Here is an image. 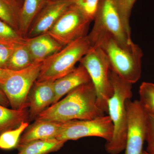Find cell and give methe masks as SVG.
I'll return each mask as SVG.
<instances>
[{
	"label": "cell",
	"mask_w": 154,
	"mask_h": 154,
	"mask_svg": "<svg viewBox=\"0 0 154 154\" xmlns=\"http://www.w3.org/2000/svg\"><path fill=\"white\" fill-rule=\"evenodd\" d=\"M142 154H149V153L148 152L146 151H143V152Z\"/></svg>",
	"instance_id": "cell-32"
},
{
	"label": "cell",
	"mask_w": 154,
	"mask_h": 154,
	"mask_svg": "<svg viewBox=\"0 0 154 154\" xmlns=\"http://www.w3.org/2000/svg\"><path fill=\"white\" fill-rule=\"evenodd\" d=\"M25 38V44L34 63L43 62L48 57L64 47L48 33Z\"/></svg>",
	"instance_id": "cell-13"
},
{
	"label": "cell",
	"mask_w": 154,
	"mask_h": 154,
	"mask_svg": "<svg viewBox=\"0 0 154 154\" xmlns=\"http://www.w3.org/2000/svg\"><path fill=\"white\" fill-rule=\"evenodd\" d=\"M94 21L91 32L105 31L125 43H132L131 33L123 24L115 0H99Z\"/></svg>",
	"instance_id": "cell-9"
},
{
	"label": "cell",
	"mask_w": 154,
	"mask_h": 154,
	"mask_svg": "<svg viewBox=\"0 0 154 154\" xmlns=\"http://www.w3.org/2000/svg\"><path fill=\"white\" fill-rule=\"evenodd\" d=\"M92 21L72 3L47 33L60 44L65 46L87 36Z\"/></svg>",
	"instance_id": "cell-7"
},
{
	"label": "cell",
	"mask_w": 154,
	"mask_h": 154,
	"mask_svg": "<svg viewBox=\"0 0 154 154\" xmlns=\"http://www.w3.org/2000/svg\"><path fill=\"white\" fill-rule=\"evenodd\" d=\"M97 94L92 82L81 85L65 97L48 107L36 119L64 122L92 120L105 115L97 105Z\"/></svg>",
	"instance_id": "cell-2"
},
{
	"label": "cell",
	"mask_w": 154,
	"mask_h": 154,
	"mask_svg": "<svg viewBox=\"0 0 154 154\" xmlns=\"http://www.w3.org/2000/svg\"><path fill=\"white\" fill-rule=\"evenodd\" d=\"M8 1L11 2V3H12V4H14V5H16L17 6V7L20 8H21L22 6H21V5H20V4L17 2V0H8Z\"/></svg>",
	"instance_id": "cell-30"
},
{
	"label": "cell",
	"mask_w": 154,
	"mask_h": 154,
	"mask_svg": "<svg viewBox=\"0 0 154 154\" xmlns=\"http://www.w3.org/2000/svg\"><path fill=\"white\" fill-rule=\"evenodd\" d=\"M54 82L52 81H36L34 82L28 99L30 119H36L53 103L55 97Z\"/></svg>",
	"instance_id": "cell-12"
},
{
	"label": "cell",
	"mask_w": 154,
	"mask_h": 154,
	"mask_svg": "<svg viewBox=\"0 0 154 154\" xmlns=\"http://www.w3.org/2000/svg\"><path fill=\"white\" fill-rule=\"evenodd\" d=\"M113 125L109 116L92 120H73L62 122L57 139L66 142L89 137H101L109 142L112 138Z\"/></svg>",
	"instance_id": "cell-8"
},
{
	"label": "cell",
	"mask_w": 154,
	"mask_h": 154,
	"mask_svg": "<svg viewBox=\"0 0 154 154\" xmlns=\"http://www.w3.org/2000/svg\"><path fill=\"white\" fill-rule=\"evenodd\" d=\"M71 4L70 0H50L33 21L25 38L47 33Z\"/></svg>",
	"instance_id": "cell-11"
},
{
	"label": "cell",
	"mask_w": 154,
	"mask_h": 154,
	"mask_svg": "<svg viewBox=\"0 0 154 154\" xmlns=\"http://www.w3.org/2000/svg\"><path fill=\"white\" fill-rule=\"evenodd\" d=\"M28 126V122H25L17 128L3 132L0 135V149L10 150L17 147L21 135Z\"/></svg>",
	"instance_id": "cell-21"
},
{
	"label": "cell",
	"mask_w": 154,
	"mask_h": 154,
	"mask_svg": "<svg viewBox=\"0 0 154 154\" xmlns=\"http://www.w3.org/2000/svg\"><path fill=\"white\" fill-rule=\"evenodd\" d=\"M29 119L28 108L14 110L0 105V135L7 131L17 128Z\"/></svg>",
	"instance_id": "cell-17"
},
{
	"label": "cell",
	"mask_w": 154,
	"mask_h": 154,
	"mask_svg": "<svg viewBox=\"0 0 154 154\" xmlns=\"http://www.w3.org/2000/svg\"><path fill=\"white\" fill-rule=\"evenodd\" d=\"M21 8L8 0H0V19L19 32V13Z\"/></svg>",
	"instance_id": "cell-20"
},
{
	"label": "cell",
	"mask_w": 154,
	"mask_h": 154,
	"mask_svg": "<svg viewBox=\"0 0 154 154\" xmlns=\"http://www.w3.org/2000/svg\"><path fill=\"white\" fill-rule=\"evenodd\" d=\"M13 70L0 67V85L11 75Z\"/></svg>",
	"instance_id": "cell-28"
},
{
	"label": "cell",
	"mask_w": 154,
	"mask_h": 154,
	"mask_svg": "<svg viewBox=\"0 0 154 154\" xmlns=\"http://www.w3.org/2000/svg\"><path fill=\"white\" fill-rule=\"evenodd\" d=\"M91 82L86 69L80 63L79 66L75 68L70 72L54 81L55 97L52 104L59 101L61 98L75 88Z\"/></svg>",
	"instance_id": "cell-14"
},
{
	"label": "cell",
	"mask_w": 154,
	"mask_h": 154,
	"mask_svg": "<svg viewBox=\"0 0 154 154\" xmlns=\"http://www.w3.org/2000/svg\"><path fill=\"white\" fill-rule=\"evenodd\" d=\"M127 130L125 154H142L146 141L147 114L139 100L126 102Z\"/></svg>",
	"instance_id": "cell-10"
},
{
	"label": "cell",
	"mask_w": 154,
	"mask_h": 154,
	"mask_svg": "<svg viewBox=\"0 0 154 154\" xmlns=\"http://www.w3.org/2000/svg\"><path fill=\"white\" fill-rule=\"evenodd\" d=\"M88 36L92 46H98L105 53L111 71L132 85L139 80L143 53L139 45L125 43L105 31L90 32Z\"/></svg>",
	"instance_id": "cell-1"
},
{
	"label": "cell",
	"mask_w": 154,
	"mask_h": 154,
	"mask_svg": "<svg viewBox=\"0 0 154 154\" xmlns=\"http://www.w3.org/2000/svg\"><path fill=\"white\" fill-rule=\"evenodd\" d=\"M42 63H35L27 68L13 71L0 88L14 110L28 108V99L30 90L38 79Z\"/></svg>",
	"instance_id": "cell-6"
},
{
	"label": "cell",
	"mask_w": 154,
	"mask_h": 154,
	"mask_svg": "<svg viewBox=\"0 0 154 154\" xmlns=\"http://www.w3.org/2000/svg\"><path fill=\"white\" fill-rule=\"evenodd\" d=\"M0 39L22 42L24 38L17 30L0 19Z\"/></svg>",
	"instance_id": "cell-25"
},
{
	"label": "cell",
	"mask_w": 154,
	"mask_h": 154,
	"mask_svg": "<svg viewBox=\"0 0 154 154\" xmlns=\"http://www.w3.org/2000/svg\"><path fill=\"white\" fill-rule=\"evenodd\" d=\"M123 24L127 30L131 32L130 18L131 11L136 0H115Z\"/></svg>",
	"instance_id": "cell-23"
},
{
	"label": "cell",
	"mask_w": 154,
	"mask_h": 154,
	"mask_svg": "<svg viewBox=\"0 0 154 154\" xmlns=\"http://www.w3.org/2000/svg\"><path fill=\"white\" fill-rule=\"evenodd\" d=\"M113 94L108 100L107 112L113 125L112 138L106 142L105 149L110 154H119L126 146L127 114L126 102L132 96V84L122 79L114 72L110 71Z\"/></svg>",
	"instance_id": "cell-3"
},
{
	"label": "cell",
	"mask_w": 154,
	"mask_h": 154,
	"mask_svg": "<svg viewBox=\"0 0 154 154\" xmlns=\"http://www.w3.org/2000/svg\"><path fill=\"white\" fill-rule=\"evenodd\" d=\"M92 47L88 35L66 45L43 61L36 81H55L64 76L75 68Z\"/></svg>",
	"instance_id": "cell-4"
},
{
	"label": "cell",
	"mask_w": 154,
	"mask_h": 154,
	"mask_svg": "<svg viewBox=\"0 0 154 154\" xmlns=\"http://www.w3.org/2000/svg\"><path fill=\"white\" fill-rule=\"evenodd\" d=\"M140 103L146 112L154 115V84L143 82L139 91Z\"/></svg>",
	"instance_id": "cell-22"
},
{
	"label": "cell",
	"mask_w": 154,
	"mask_h": 154,
	"mask_svg": "<svg viewBox=\"0 0 154 154\" xmlns=\"http://www.w3.org/2000/svg\"><path fill=\"white\" fill-rule=\"evenodd\" d=\"M50 0H24L19 19V32L24 38L40 11Z\"/></svg>",
	"instance_id": "cell-16"
},
{
	"label": "cell",
	"mask_w": 154,
	"mask_h": 154,
	"mask_svg": "<svg viewBox=\"0 0 154 154\" xmlns=\"http://www.w3.org/2000/svg\"><path fill=\"white\" fill-rule=\"evenodd\" d=\"M79 62L86 69L95 88L98 106L105 113L107 112L108 100L113 95V88L107 57L100 48L94 45Z\"/></svg>",
	"instance_id": "cell-5"
},
{
	"label": "cell",
	"mask_w": 154,
	"mask_h": 154,
	"mask_svg": "<svg viewBox=\"0 0 154 154\" xmlns=\"http://www.w3.org/2000/svg\"><path fill=\"white\" fill-rule=\"evenodd\" d=\"M25 41L19 42L0 39V67L6 69V65L15 48Z\"/></svg>",
	"instance_id": "cell-24"
},
{
	"label": "cell",
	"mask_w": 154,
	"mask_h": 154,
	"mask_svg": "<svg viewBox=\"0 0 154 154\" xmlns=\"http://www.w3.org/2000/svg\"><path fill=\"white\" fill-rule=\"evenodd\" d=\"M0 105L7 107H8V106H10L8 100L4 92L1 90V88H0Z\"/></svg>",
	"instance_id": "cell-29"
},
{
	"label": "cell",
	"mask_w": 154,
	"mask_h": 154,
	"mask_svg": "<svg viewBox=\"0 0 154 154\" xmlns=\"http://www.w3.org/2000/svg\"><path fill=\"white\" fill-rule=\"evenodd\" d=\"M147 114V122L146 141L147 146L146 151L149 154H154V115L148 113Z\"/></svg>",
	"instance_id": "cell-27"
},
{
	"label": "cell",
	"mask_w": 154,
	"mask_h": 154,
	"mask_svg": "<svg viewBox=\"0 0 154 154\" xmlns=\"http://www.w3.org/2000/svg\"><path fill=\"white\" fill-rule=\"evenodd\" d=\"M25 41L19 43L15 48L6 65V69L13 71L21 70L34 63Z\"/></svg>",
	"instance_id": "cell-19"
},
{
	"label": "cell",
	"mask_w": 154,
	"mask_h": 154,
	"mask_svg": "<svg viewBox=\"0 0 154 154\" xmlns=\"http://www.w3.org/2000/svg\"><path fill=\"white\" fill-rule=\"evenodd\" d=\"M65 143L57 138L34 140L18 146L17 154H48L60 149Z\"/></svg>",
	"instance_id": "cell-18"
},
{
	"label": "cell",
	"mask_w": 154,
	"mask_h": 154,
	"mask_svg": "<svg viewBox=\"0 0 154 154\" xmlns=\"http://www.w3.org/2000/svg\"><path fill=\"white\" fill-rule=\"evenodd\" d=\"M72 4L79 8L86 16L94 21L99 0H70Z\"/></svg>",
	"instance_id": "cell-26"
},
{
	"label": "cell",
	"mask_w": 154,
	"mask_h": 154,
	"mask_svg": "<svg viewBox=\"0 0 154 154\" xmlns=\"http://www.w3.org/2000/svg\"><path fill=\"white\" fill-rule=\"evenodd\" d=\"M22 0H17V2H18L22 6L23 3L22 2Z\"/></svg>",
	"instance_id": "cell-31"
},
{
	"label": "cell",
	"mask_w": 154,
	"mask_h": 154,
	"mask_svg": "<svg viewBox=\"0 0 154 154\" xmlns=\"http://www.w3.org/2000/svg\"><path fill=\"white\" fill-rule=\"evenodd\" d=\"M62 122L36 119L28 126L21 136L18 146L33 141L38 140L57 138L61 128Z\"/></svg>",
	"instance_id": "cell-15"
}]
</instances>
